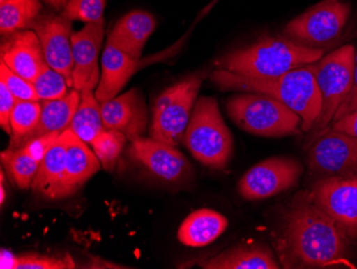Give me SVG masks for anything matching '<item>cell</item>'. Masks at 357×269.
Instances as JSON below:
<instances>
[{"label": "cell", "instance_id": "cell-27", "mask_svg": "<svg viewBox=\"0 0 357 269\" xmlns=\"http://www.w3.org/2000/svg\"><path fill=\"white\" fill-rule=\"evenodd\" d=\"M41 110V102L17 99L10 119L12 133L9 148L19 147L22 140L36 129Z\"/></svg>", "mask_w": 357, "mask_h": 269}, {"label": "cell", "instance_id": "cell-30", "mask_svg": "<svg viewBox=\"0 0 357 269\" xmlns=\"http://www.w3.org/2000/svg\"><path fill=\"white\" fill-rule=\"evenodd\" d=\"M40 100H55L63 97L69 92L66 78L53 68L45 65L35 81L32 82Z\"/></svg>", "mask_w": 357, "mask_h": 269}, {"label": "cell", "instance_id": "cell-8", "mask_svg": "<svg viewBox=\"0 0 357 269\" xmlns=\"http://www.w3.org/2000/svg\"><path fill=\"white\" fill-rule=\"evenodd\" d=\"M351 6L336 1L318 5L287 24L284 35L301 45L321 49L336 41L350 17Z\"/></svg>", "mask_w": 357, "mask_h": 269}, {"label": "cell", "instance_id": "cell-5", "mask_svg": "<svg viewBox=\"0 0 357 269\" xmlns=\"http://www.w3.org/2000/svg\"><path fill=\"white\" fill-rule=\"evenodd\" d=\"M227 112L241 129L260 136L302 132V118L280 100L264 94H244L227 101Z\"/></svg>", "mask_w": 357, "mask_h": 269}, {"label": "cell", "instance_id": "cell-16", "mask_svg": "<svg viewBox=\"0 0 357 269\" xmlns=\"http://www.w3.org/2000/svg\"><path fill=\"white\" fill-rule=\"evenodd\" d=\"M1 61L28 81H35L45 65L41 42L35 30H16L3 36Z\"/></svg>", "mask_w": 357, "mask_h": 269}, {"label": "cell", "instance_id": "cell-17", "mask_svg": "<svg viewBox=\"0 0 357 269\" xmlns=\"http://www.w3.org/2000/svg\"><path fill=\"white\" fill-rule=\"evenodd\" d=\"M67 152L63 136L46 152L33 182L32 191L50 200H60L70 196L66 180Z\"/></svg>", "mask_w": 357, "mask_h": 269}, {"label": "cell", "instance_id": "cell-1", "mask_svg": "<svg viewBox=\"0 0 357 269\" xmlns=\"http://www.w3.org/2000/svg\"><path fill=\"white\" fill-rule=\"evenodd\" d=\"M352 238L314 203L312 192L302 191L291 201L275 242L284 268L350 266Z\"/></svg>", "mask_w": 357, "mask_h": 269}, {"label": "cell", "instance_id": "cell-37", "mask_svg": "<svg viewBox=\"0 0 357 269\" xmlns=\"http://www.w3.org/2000/svg\"><path fill=\"white\" fill-rule=\"evenodd\" d=\"M6 200V190L3 188V182H1V186H0V203H1V206H3V203H5Z\"/></svg>", "mask_w": 357, "mask_h": 269}, {"label": "cell", "instance_id": "cell-22", "mask_svg": "<svg viewBox=\"0 0 357 269\" xmlns=\"http://www.w3.org/2000/svg\"><path fill=\"white\" fill-rule=\"evenodd\" d=\"M204 269H278L272 251L260 244H242L200 264Z\"/></svg>", "mask_w": 357, "mask_h": 269}, {"label": "cell", "instance_id": "cell-7", "mask_svg": "<svg viewBox=\"0 0 357 269\" xmlns=\"http://www.w3.org/2000/svg\"><path fill=\"white\" fill-rule=\"evenodd\" d=\"M320 90L322 108L312 131L320 133L328 128L339 106L354 83L355 48L347 44L312 64Z\"/></svg>", "mask_w": 357, "mask_h": 269}, {"label": "cell", "instance_id": "cell-26", "mask_svg": "<svg viewBox=\"0 0 357 269\" xmlns=\"http://www.w3.org/2000/svg\"><path fill=\"white\" fill-rule=\"evenodd\" d=\"M41 10L39 0H5L0 6L1 35L28 29Z\"/></svg>", "mask_w": 357, "mask_h": 269}, {"label": "cell", "instance_id": "cell-14", "mask_svg": "<svg viewBox=\"0 0 357 269\" xmlns=\"http://www.w3.org/2000/svg\"><path fill=\"white\" fill-rule=\"evenodd\" d=\"M104 34V20L87 23L83 29L72 34L73 88L80 92L93 90L99 85V55Z\"/></svg>", "mask_w": 357, "mask_h": 269}, {"label": "cell", "instance_id": "cell-31", "mask_svg": "<svg viewBox=\"0 0 357 269\" xmlns=\"http://www.w3.org/2000/svg\"><path fill=\"white\" fill-rule=\"evenodd\" d=\"M106 0H69L62 14L71 20H78L85 23L103 20Z\"/></svg>", "mask_w": 357, "mask_h": 269}, {"label": "cell", "instance_id": "cell-18", "mask_svg": "<svg viewBox=\"0 0 357 269\" xmlns=\"http://www.w3.org/2000/svg\"><path fill=\"white\" fill-rule=\"evenodd\" d=\"M140 60L132 58L107 41L102 56V72L96 98L100 103L117 96L137 71Z\"/></svg>", "mask_w": 357, "mask_h": 269}, {"label": "cell", "instance_id": "cell-6", "mask_svg": "<svg viewBox=\"0 0 357 269\" xmlns=\"http://www.w3.org/2000/svg\"><path fill=\"white\" fill-rule=\"evenodd\" d=\"M204 76V72L192 74L156 98L152 110V138L174 147L181 143Z\"/></svg>", "mask_w": 357, "mask_h": 269}, {"label": "cell", "instance_id": "cell-12", "mask_svg": "<svg viewBox=\"0 0 357 269\" xmlns=\"http://www.w3.org/2000/svg\"><path fill=\"white\" fill-rule=\"evenodd\" d=\"M71 22L62 13L58 15L51 12H44L32 22L30 28L35 30L39 37L47 65L61 73L68 86L73 88Z\"/></svg>", "mask_w": 357, "mask_h": 269}, {"label": "cell", "instance_id": "cell-28", "mask_svg": "<svg viewBox=\"0 0 357 269\" xmlns=\"http://www.w3.org/2000/svg\"><path fill=\"white\" fill-rule=\"evenodd\" d=\"M126 140L128 138L121 132L106 129L92 140L90 145L104 170H112L115 168Z\"/></svg>", "mask_w": 357, "mask_h": 269}, {"label": "cell", "instance_id": "cell-39", "mask_svg": "<svg viewBox=\"0 0 357 269\" xmlns=\"http://www.w3.org/2000/svg\"><path fill=\"white\" fill-rule=\"evenodd\" d=\"M354 110H357V104L356 106H355ZM354 110H353V112H354Z\"/></svg>", "mask_w": 357, "mask_h": 269}, {"label": "cell", "instance_id": "cell-24", "mask_svg": "<svg viewBox=\"0 0 357 269\" xmlns=\"http://www.w3.org/2000/svg\"><path fill=\"white\" fill-rule=\"evenodd\" d=\"M68 130L87 144H91L96 136L106 130L101 103L96 99L93 90H83L80 94L79 104Z\"/></svg>", "mask_w": 357, "mask_h": 269}, {"label": "cell", "instance_id": "cell-2", "mask_svg": "<svg viewBox=\"0 0 357 269\" xmlns=\"http://www.w3.org/2000/svg\"><path fill=\"white\" fill-rule=\"evenodd\" d=\"M211 81L222 90L256 92L280 100L302 118L304 132L312 131L322 108L312 64L271 78H246L218 69L211 75Z\"/></svg>", "mask_w": 357, "mask_h": 269}, {"label": "cell", "instance_id": "cell-3", "mask_svg": "<svg viewBox=\"0 0 357 269\" xmlns=\"http://www.w3.org/2000/svg\"><path fill=\"white\" fill-rule=\"evenodd\" d=\"M324 50L301 45L288 38L264 37L215 62L222 70L254 78H278L323 57Z\"/></svg>", "mask_w": 357, "mask_h": 269}, {"label": "cell", "instance_id": "cell-10", "mask_svg": "<svg viewBox=\"0 0 357 269\" xmlns=\"http://www.w3.org/2000/svg\"><path fill=\"white\" fill-rule=\"evenodd\" d=\"M308 150V168L314 175L350 176L357 174V138L326 128Z\"/></svg>", "mask_w": 357, "mask_h": 269}, {"label": "cell", "instance_id": "cell-20", "mask_svg": "<svg viewBox=\"0 0 357 269\" xmlns=\"http://www.w3.org/2000/svg\"><path fill=\"white\" fill-rule=\"evenodd\" d=\"M62 136L67 152L66 180L70 196H72L101 170L102 164L88 144L71 130H66Z\"/></svg>", "mask_w": 357, "mask_h": 269}, {"label": "cell", "instance_id": "cell-35", "mask_svg": "<svg viewBox=\"0 0 357 269\" xmlns=\"http://www.w3.org/2000/svg\"><path fill=\"white\" fill-rule=\"evenodd\" d=\"M332 129L344 132V133L350 134L357 138V110L334 122V124H332Z\"/></svg>", "mask_w": 357, "mask_h": 269}, {"label": "cell", "instance_id": "cell-4", "mask_svg": "<svg viewBox=\"0 0 357 269\" xmlns=\"http://www.w3.org/2000/svg\"><path fill=\"white\" fill-rule=\"evenodd\" d=\"M183 143L204 166L215 170L228 166L234 154V138L214 98L202 97L196 102Z\"/></svg>", "mask_w": 357, "mask_h": 269}, {"label": "cell", "instance_id": "cell-25", "mask_svg": "<svg viewBox=\"0 0 357 269\" xmlns=\"http://www.w3.org/2000/svg\"><path fill=\"white\" fill-rule=\"evenodd\" d=\"M1 163L13 184L27 190L31 188L41 161L26 146H22L20 148H8L1 152Z\"/></svg>", "mask_w": 357, "mask_h": 269}, {"label": "cell", "instance_id": "cell-38", "mask_svg": "<svg viewBox=\"0 0 357 269\" xmlns=\"http://www.w3.org/2000/svg\"><path fill=\"white\" fill-rule=\"evenodd\" d=\"M336 1H342V0H322L318 5H328V3H336Z\"/></svg>", "mask_w": 357, "mask_h": 269}, {"label": "cell", "instance_id": "cell-21", "mask_svg": "<svg viewBox=\"0 0 357 269\" xmlns=\"http://www.w3.org/2000/svg\"><path fill=\"white\" fill-rule=\"evenodd\" d=\"M80 94L82 92L79 90L72 88L66 96L59 99L41 100L42 110L39 124L29 136L22 140L17 148L45 134L54 132L61 134L69 129L70 124L80 102Z\"/></svg>", "mask_w": 357, "mask_h": 269}, {"label": "cell", "instance_id": "cell-23", "mask_svg": "<svg viewBox=\"0 0 357 269\" xmlns=\"http://www.w3.org/2000/svg\"><path fill=\"white\" fill-rule=\"evenodd\" d=\"M228 220L224 215L208 210H195L188 215L178 231V240L188 247L208 246L218 240L228 228Z\"/></svg>", "mask_w": 357, "mask_h": 269}, {"label": "cell", "instance_id": "cell-15", "mask_svg": "<svg viewBox=\"0 0 357 269\" xmlns=\"http://www.w3.org/2000/svg\"><path fill=\"white\" fill-rule=\"evenodd\" d=\"M101 110L106 129L121 132L131 142L142 138L147 128L148 112L139 90L134 88L102 102Z\"/></svg>", "mask_w": 357, "mask_h": 269}, {"label": "cell", "instance_id": "cell-11", "mask_svg": "<svg viewBox=\"0 0 357 269\" xmlns=\"http://www.w3.org/2000/svg\"><path fill=\"white\" fill-rule=\"evenodd\" d=\"M310 192L319 208L357 240V174L321 178Z\"/></svg>", "mask_w": 357, "mask_h": 269}, {"label": "cell", "instance_id": "cell-32", "mask_svg": "<svg viewBox=\"0 0 357 269\" xmlns=\"http://www.w3.org/2000/svg\"><path fill=\"white\" fill-rule=\"evenodd\" d=\"M0 78H1V83L7 86L8 89L14 94L16 99L40 101L33 83L12 71L3 61L0 62Z\"/></svg>", "mask_w": 357, "mask_h": 269}, {"label": "cell", "instance_id": "cell-33", "mask_svg": "<svg viewBox=\"0 0 357 269\" xmlns=\"http://www.w3.org/2000/svg\"><path fill=\"white\" fill-rule=\"evenodd\" d=\"M16 99L14 94L8 89L7 86L3 83H0V126L11 136V114L15 106Z\"/></svg>", "mask_w": 357, "mask_h": 269}, {"label": "cell", "instance_id": "cell-34", "mask_svg": "<svg viewBox=\"0 0 357 269\" xmlns=\"http://www.w3.org/2000/svg\"><path fill=\"white\" fill-rule=\"evenodd\" d=\"M357 104V49L355 50V68H354V83H353L352 89H351L350 94H348V97L344 99V101L340 104L338 110L335 114L334 119L333 122H337L344 116L348 115V114L352 113L354 110L355 106Z\"/></svg>", "mask_w": 357, "mask_h": 269}, {"label": "cell", "instance_id": "cell-13", "mask_svg": "<svg viewBox=\"0 0 357 269\" xmlns=\"http://www.w3.org/2000/svg\"><path fill=\"white\" fill-rule=\"evenodd\" d=\"M128 156L154 177L167 184H180L192 176V166L181 152L152 138L132 140Z\"/></svg>", "mask_w": 357, "mask_h": 269}, {"label": "cell", "instance_id": "cell-29", "mask_svg": "<svg viewBox=\"0 0 357 269\" xmlns=\"http://www.w3.org/2000/svg\"><path fill=\"white\" fill-rule=\"evenodd\" d=\"M13 269H73L75 263L68 253L63 256H45L39 253H28L14 256L10 263Z\"/></svg>", "mask_w": 357, "mask_h": 269}, {"label": "cell", "instance_id": "cell-9", "mask_svg": "<svg viewBox=\"0 0 357 269\" xmlns=\"http://www.w3.org/2000/svg\"><path fill=\"white\" fill-rule=\"evenodd\" d=\"M302 164L289 157H272L259 162L242 176L238 191L244 200L259 201L296 186L303 174Z\"/></svg>", "mask_w": 357, "mask_h": 269}, {"label": "cell", "instance_id": "cell-40", "mask_svg": "<svg viewBox=\"0 0 357 269\" xmlns=\"http://www.w3.org/2000/svg\"><path fill=\"white\" fill-rule=\"evenodd\" d=\"M3 1H5V0H1V1H0V3H3Z\"/></svg>", "mask_w": 357, "mask_h": 269}, {"label": "cell", "instance_id": "cell-19", "mask_svg": "<svg viewBox=\"0 0 357 269\" xmlns=\"http://www.w3.org/2000/svg\"><path fill=\"white\" fill-rule=\"evenodd\" d=\"M155 26V19L148 12H130L112 28L107 41L132 58L139 59Z\"/></svg>", "mask_w": 357, "mask_h": 269}, {"label": "cell", "instance_id": "cell-36", "mask_svg": "<svg viewBox=\"0 0 357 269\" xmlns=\"http://www.w3.org/2000/svg\"><path fill=\"white\" fill-rule=\"evenodd\" d=\"M44 3L51 7L52 9L56 10V11H60V10H64V8L67 7L69 0H43Z\"/></svg>", "mask_w": 357, "mask_h": 269}]
</instances>
